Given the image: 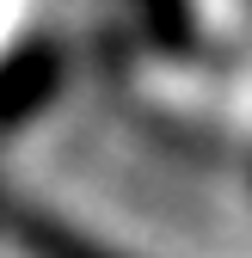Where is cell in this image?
I'll return each mask as SVG.
<instances>
[{"mask_svg": "<svg viewBox=\"0 0 252 258\" xmlns=\"http://www.w3.org/2000/svg\"><path fill=\"white\" fill-rule=\"evenodd\" d=\"M25 246H31V258H111V252H99V246H86V240H74V234L49 228V221H25Z\"/></svg>", "mask_w": 252, "mask_h": 258, "instance_id": "obj_1", "label": "cell"}]
</instances>
